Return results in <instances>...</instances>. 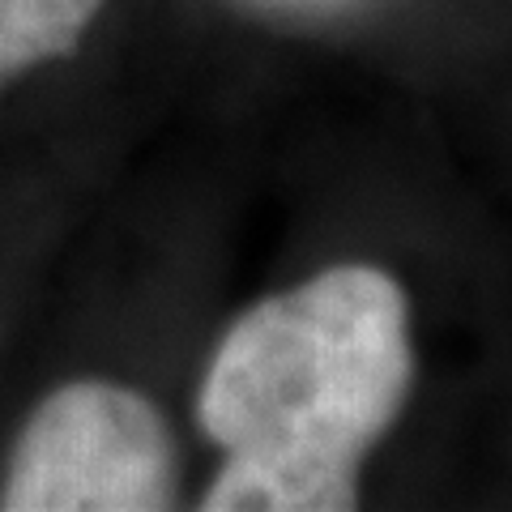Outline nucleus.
I'll list each match as a JSON object with an SVG mask.
<instances>
[{"label":"nucleus","instance_id":"2","mask_svg":"<svg viewBox=\"0 0 512 512\" xmlns=\"http://www.w3.org/2000/svg\"><path fill=\"white\" fill-rule=\"evenodd\" d=\"M180 504L167 414L120 380H69L30 410L0 478L5 512H163Z\"/></svg>","mask_w":512,"mask_h":512},{"label":"nucleus","instance_id":"1","mask_svg":"<svg viewBox=\"0 0 512 512\" xmlns=\"http://www.w3.org/2000/svg\"><path fill=\"white\" fill-rule=\"evenodd\" d=\"M406 291L380 265H329L222 333L197 423L222 448L205 512H350L367 453L414 393Z\"/></svg>","mask_w":512,"mask_h":512},{"label":"nucleus","instance_id":"3","mask_svg":"<svg viewBox=\"0 0 512 512\" xmlns=\"http://www.w3.org/2000/svg\"><path fill=\"white\" fill-rule=\"evenodd\" d=\"M103 0H0V90L77 52Z\"/></svg>","mask_w":512,"mask_h":512}]
</instances>
